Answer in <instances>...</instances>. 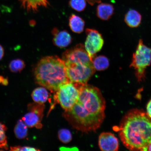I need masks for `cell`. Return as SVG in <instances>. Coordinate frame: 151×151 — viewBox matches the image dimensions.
Returning a JSON list of instances; mask_svg holds the SVG:
<instances>
[{
  "label": "cell",
  "mask_w": 151,
  "mask_h": 151,
  "mask_svg": "<svg viewBox=\"0 0 151 151\" xmlns=\"http://www.w3.org/2000/svg\"><path fill=\"white\" fill-rule=\"evenodd\" d=\"M54 35L53 43L55 45L59 48L67 47L71 42L72 37L70 34L66 31H58L55 28L52 31Z\"/></svg>",
  "instance_id": "obj_10"
},
{
  "label": "cell",
  "mask_w": 151,
  "mask_h": 151,
  "mask_svg": "<svg viewBox=\"0 0 151 151\" xmlns=\"http://www.w3.org/2000/svg\"><path fill=\"white\" fill-rule=\"evenodd\" d=\"M45 109L44 104L36 103L29 104L28 105V112L24 115L22 119L28 127H35L41 129L42 127L41 123Z\"/></svg>",
  "instance_id": "obj_7"
},
{
  "label": "cell",
  "mask_w": 151,
  "mask_h": 151,
  "mask_svg": "<svg viewBox=\"0 0 151 151\" xmlns=\"http://www.w3.org/2000/svg\"><path fill=\"white\" fill-rule=\"evenodd\" d=\"M6 129V126L0 123V149L8 150L7 137L5 134Z\"/></svg>",
  "instance_id": "obj_19"
},
{
  "label": "cell",
  "mask_w": 151,
  "mask_h": 151,
  "mask_svg": "<svg viewBox=\"0 0 151 151\" xmlns=\"http://www.w3.org/2000/svg\"><path fill=\"white\" fill-rule=\"evenodd\" d=\"M94 69L98 71H103L109 67V62L108 58L103 55L96 57L92 60Z\"/></svg>",
  "instance_id": "obj_16"
},
{
  "label": "cell",
  "mask_w": 151,
  "mask_h": 151,
  "mask_svg": "<svg viewBox=\"0 0 151 151\" xmlns=\"http://www.w3.org/2000/svg\"><path fill=\"white\" fill-rule=\"evenodd\" d=\"M79 84V83H78ZM80 93L72 108L63 115L76 129L82 132H95L105 118L106 103L101 91L86 84H79Z\"/></svg>",
  "instance_id": "obj_1"
},
{
  "label": "cell",
  "mask_w": 151,
  "mask_h": 151,
  "mask_svg": "<svg viewBox=\"0 0 151 151\" xmlns=\"http://www.w3.org/2000/svg\"><path fill=\"white\" fill-rule=\"evenodd\" d=\"M28 126L22 119L18 120L14 127V133L18 139L25 138L28 135Z\"/></svg>",
  "instance_id": "obj_17"
},
{
  "label": "cell",
  "mask_w": 151,
  "mask_h": 151,
  "mask_svg": "<svg viewBox=\"0 0 151 151\" xmlns=\"http://www.w3.org/2000/svg\"><path fill=\"white\" fill-rule=\"evenodd\" d=\"M69 25L73 32L77 33H81L83 31L85 22L80 17L72 14L70 17Z\"/></svg>",
  "instance_id": "obj_14"
},
{
  "label": "cell",
  "mask_w": 151,
  "mask_h": 151,
  "mask_svg": "<svg viewBox=\"0 0 151 151\" xmlns=\"http://www.w3.org/2000/svg\"><path fill=\"white\" fill-rule=\"evenodd\" d=\"M25 67V64L23 60L17 59L12 60L9 65V68L12 73L20 72Z\"/></svg>",
  "instance_id": "obj_18"
},
{
  "label": "cell",
  "mask_w": 151,
  "mask_h": 151,
  "mask_svg": "<svg viewBox=\"0 0 151 151\" xmlns=\"http://www.w3.org/2000/svg\"><path fill=\"white\" fill-rule=\"evenodd\" d=\"M58 137L60 140L64 143L69 142L72 139L71 132L67 129H60L58 132Z\"/></svg>",
  "instance_id": "obj_21"
},
{
  "label": "cell",
  "mask_w": 151,
  "mask_h": 151,
  "mask_svg": "<svg viewBox=\"0 0 151 151\" xmlns=\"http://www.w3.org/2000/svg\"><path fill=\"white\" fill-rule=\"evenodd\" d=\"M86 33L87 37L84 47L92 62L97 53L102 48L104 40L101 34L97 30L87 28Z\"/></svg>",
  "instance_id": "obj_8"
},
{
  "label": "cell",
  "mask_w": 151,
  "mask_h": 151,
  "mask_svg": "<svg viewBox=\"0 0 151 151\" xmlns=\"http://www.w3.org/2000/svg\"><path fill=\"white\" fill-rule=\"evenodd\" d=\"M86 1L92 6H93L96 3H101L103 0H86Z\"/></svg>",
  "instance_id": "obj_25"
},
{
  "label": "cell",
  "mask_w": 151,
  "mask_h": 151,
  "mask_svg": "<svg viewBox=\"0 0 151 151\" xmlns=\"http://www.w3.org/2000/svg\"><path fill=\"white\" fill-rule=\"evenodd\" d=\"M147 113L151 119V99L148 102L147 106Z\"/></svg>",
  "instance_id": "obj_23"
},
{
  "label": "cell",
  "mask_w": 151,
  "mask_h": 151,
  "mask_svg": "<svg viewBox=\"0 0 151 151\" xmlns=\"http://www.w3.org/2000/svg\"><path fill=\"white\" fill-rule=\"evenodd\" d=\"M151 64V48L144 44L141 39L139 40L136 49L132 56L129 67L135 70L138 81L141 82L146 77L147 68Z\"/></svg>",
  "instance_id": "obj_5"
},
{
  "label": "cell",
  "mask_w": 151,
  "mask_h": 151,
  "mask_svg": "<svg viewBox=\"0 0 151 151\" xmlns=\"http://www.w3.org/2000/svg\"><path fill=\"white\" fill-rule=\"evenodd\" d=\"M86 0H70L69 4L70 6L77 12H82L86 8Z\"/></svg>",
  "instance_id": "obj_20"
},
{
  "label": "cell",
  "mask_w": 151,
  "mask_h": 151,
  "mask_svg": "<svg viewBox=\"0 0 151 151\" xmlns=\"http://www.w3.org/2000/svg\"><path fill=\"white\" fill-rule=\"evenodd\" d=\"M29 24L30 26L33 27L34 26H35V25L36 22L35 20H32L30 21L29 22Z\"/></svg>",
  "instance_id": "obj_27"
},
{
  "label": "cell",
  "mask_w": 151,
  "mask_h": 151,
  "mask_svg": "<svg viewBox=\"0 0 151 151\" xmlns=\"http://www.w3.org/2000/svg\"><path fill=\"white\" fill-rule=\"evenodd\" d=\"M10 150L11 151H35L40 150L37 149L33 148V147H21L20 146L11 147L10 148Z\"/></svg>",
  "instance_id": "obj_22"
},
{
  "label": "cell",
  "mask_w": 151,
  "mask_h": 151,
  "mask_svg": "<svg viewBox=\"0 0 151 151\" xmlns=\"http://www.w3.org/2000/svg\"><path fill=\"white\" fill-rule=\"evenodd\" d=\"M141 14L135 9H130L124 16V22L128 26L131 28L138 27L141 23Z\"/></svg>",
  "instance_id": "obj_13"
},
{
  "label": "cell",
  "mask_w": 151,
  "mask_h": 151,
  "mask_svg": "<svg viewBox=\"0 0 151 151\" xmlns=\"http://www.w3.org/2000/svg\"><path fill=\"white\" fill-rule=\"evenodd\" d=\"M79 93V84L70 81L60 87L56 91L54 99L65 111H67L74 105Z\"/></svg>",
  "instance_id": "obj_6"
},
{
  "label": "cell",
  "mask_w": 151,
  "mask_h": 151,
  "mask_svg": "<svg viewBox=\"0 0 151 151\" xmlns=\"http://www.w3.org/2000/svg\"><path fill=\"white\" fill-rule=\"evenodd\" d=\"M37 83L52 92L70 80L66 73L65 62L57 56H47L41 58L34 69Z\"/></svg>",
  "instance_id": "obj_3"
},
{
  "label": "cell",
  "mask_w": 151,
  "mask_h": 151,
  "mask_svg": "<svg viewBox=\"0 0 151 151\" xmlns=\"http://www.w3.org/2000/svg\"><path fill=\"white\" fill-rule=\"evenodd\" d=\"M4 55V50L3 47L0 45V61L2 59Z\"/></svg>",
  "instance_id": "obj_26"
},
{
  "label": "cell",
  "mask_w": 151,
  "mask_h": 151,
  "mask_svg": "<svg viewBox=\"0 0 151 151\" xmlns=\"http://www.w3.org/2000/svg\"><path fill=\"white\" fill-rule=\"evenodd\" d=\"M148 151H151V143L149 145L148 147Z\"/></svg>",
  "instance_id": "obj_28"
},
{
  "label": "cell",
  "mask_w": 151,
  "mask_h": 151,
  "mask_svg": "<svg viewBox=\"0 0 151 151\" xmlns=\"http://www.w3.org/2000/svg\"><path fill=\"white\" fill-rule=\"evenodd\" d=\"M114 8L110 4L101 3L98 5L96 9L97 16L101 19L108 20L114 14Z\"/></svg>",
  "instance_id": "obj_12"
},
{
  "label": "cell",
  "mask_w": 151,
  "mask_h": 151,
  "mask_svg": "<svg viewBox=\"0 0 151 151\" xmlns=\"http://www.w3.org/2000/svg\"><path fill=\"white\" fill-rule=\"evenodd\" d=\"M22 8L28 12H36L39 7H47L50 4L48 0H19Z\"/></svg>",
  "instance_id": "obj_11"
},
{
  "label": "cell",
  "mask_w": 151,
  "mask_h": 151,
  "mask_svg": "<svg viewBox=\"0 0 151 151\" xmlns=\"http://www.w3.org/2000/svg\"><path fill=\"white\" fill-rule=\"evenodd\" d=\"M99 145L101 150L103 151H117L119 147L118 139L109 132H103L100 134Z\"/></svg>",
  "instance_id": "obj_9"
},
{
  "label": "cell",
  "mask_w": 151,
  "mask_h": 151,
  "mask_svg": "<svg viewBox=\"0 0 151 151\" xmlns=\"http://www.w3.org/2000/svg\"><path fill=\"white\" fill-rule=\"evenodd\" d=\"M114 129L119 132L123 144L128 150L148 151L151 143V119L144 111L130 110Z\"/></svg>",
  "instance_id": "obj_2"
},
{
  "label": "cell",
  "mask_w": 151,
  "mask_h": 151,
  "mask_svg": "<svg viewBox=\"0 0 151 151\" xmlns=\"http://www.w3.org/2000/svg\"><path fill=\"white\" fill-rule=\"evenodd\" d=\"M31 96L35 103L44 104L48 99L49 93L46 88L39 87L33 90Z\"/></svg>",
  "instance_id": "obj_15"
},
{
  "label": "cell",
  "mask_w": 151,
  "mask_h": 151,
  "mask_svg": "<svg viewBox=\"0 0 151 151\" xmlns=\"http://www.w3.org/2000/svg\"><path fill=\"white\" fill-rule=\"evenodd\" d=\"M8 79L4 78L3 76H0V84L6 86L8 85Z\"/></svg>",
  "instance_id": "obj_24"
},
{
  "label": "cell",
  "mask_w": 151,
  "mask_h": 151,
  "mask_svg": "<svg viewBox=\"0 0 151 151\" xmlns=\"http://www.w3.org/2000/svg\"><path fill=\"white\" fill-rule=\"evenodd\" d=\"M64 62L67 77L72 82L86 84L95 73L93 63L87 53H72L66 57Z\"/></svg>",
  "instance_id": "obj_4"
}]
</instances>
